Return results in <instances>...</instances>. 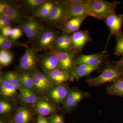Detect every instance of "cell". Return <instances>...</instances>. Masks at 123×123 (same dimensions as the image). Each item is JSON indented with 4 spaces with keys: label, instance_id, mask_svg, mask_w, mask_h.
Instances as JSON below:
<instances>
[{
    "label": "cell",
    "instance_id": "obj_1",
    "mask_svg": "<svg viewBox=\"0 0 123 123\" xmlns=\"http://www.w3.org/2000/svg\"><path fill=\"white\" fill-rule=\"evenodd\" d=\"M123 80V68H119L113 63H107L101 74L93 78L87 79L89 86H99L107 82L113 83Z\"/></svg>",
    "mask_w": 123,
    "mask_h": 123
},
{
    "label": "cell",
    "instance_id": "obj_2",
    "mask_svg": "<svg viewBox=\"0 0 123 123\" xmlns=\"http://www.w3.org/2000/svg\"><path fill=\"white\" fill-rule=\"evenodd\" d=\"M120 2L104 0H88L86 7L92 17L104 20L109 15L115 13L117 7Z\"/></svg>",
    "mask_w": 123,
    "mask_h": 123
},
{
    "label": "cell",
    "instance_id": "obj_3",
    "mask_svg": "<svg viewBox=\"0 0 123 123\" xmlns=\"http://www.w3.org/2000/svg\"><path fill=\"white\" fill-rule=\"evenodd\" d=\"M68 8V6L62 1L55 2L44 21L49 25L62 30L68 21L67 14Z\"/></svg>",
    "mask_w": 123,
    "mask_h": 123
},
{
    "label": "cell",
    "instance_id": "obj_4",
    "mask_svg": "<svg viewBox=\"0 0 123 123\" xmlns=\"http://www.w3.org/2000/svg\"><path fill=\"white\" fill-rule=\"evenodd\" d=\"M37 50L34 47L27 48L24 55L20 59L18 66L22 73L31 74L37 70L38 61Z\"/></svg>",
    "mask_w": 123,
    "mask_h": 123
},
{
    "label": "cell",
    "instance_id": "obj_5",
    "mask_svg": "<svg viewBox=\"0 0 123 123\" xmlns=\"http://www.w3.org/2000/svg\"><path fill=\"white\" fill-rule=\"evenodd\" d=\"M20 27L31 42L37 40L44 30L43 25L39 21L34 18L26 19L20 24Z\"/></svg>",
    "mask_w": 123,
    "mask_h": 123
},
{
    "label": "cell",
    "instance_id": "obj_6",
    "mask_svg": "<svg viewBox=\"0 0 123 123\" xmlns=\"http://www.w3.org/2000/svg\"><path fill=\"white\" fill-rule=\"evenodd\" d=\"M109 53L107 49L99 53L90 55H81L76 58L74 66L82 64H87L93 66H99L100 64L107 62Z\"/></svg>",
    "mask_w": 123,
    "mask_h": 123
},
{
    "label": "cell",
    "instance_id": "obj_7",
    "mask_svg": "<svg viewBox=\"0 0 123 123\" xmlns=\"http://www.w3.org/2000/svg\"><path fill=\"white\" fill-rule=\"evenodd\" d=\"M57 58L60 64V69L70 73L74 66V61L78 53L74 50L51 51Z\"/></svg>",
    "mask_w": 123,
    "mask_h": 123
},
{
    "label": "cell",
    "instance_id": "obj_8",
    "mask_svg": "<svg viewBox=\"0 0 123 123\" xmlns=\"http://www.w3.org/2000/svg\"><path fill=\"white\" fill-rule=\"evenodd\" d=\"M59 33L52 29H44L37 40L38 49L40 50H52Z\"/></svg>",
    "mask_w": 123,
    "mask_h": 123
},
{
    "label": "cell",
    "instance_id": "obj_9",
    "mask_svg": "<svg viewBox=\"0 0 123 123\" xmlns=\"http://www.w3.org/2000/svg\"><path fill=\"white\" fill-rule=\"evenodd\" d=\"M70 89L66 83L54 85L47 93L48 99L51 102L56 105L64 103Z\"/></svg>",
    "mask_w": 123,
    "mask_h": 123
},
{
    "label": "cell",
    "instance_id": "obj_10",
    "mask_svg": "<svg viewBox=\"0 0 123 123\" xmlns=\"http://www.w3.org/2000/svg\"><path fill=\"white\" fill-rule=\"evenodd\" d=\"M0 14L10 18L13 23L21 24L23 21L19 8L14 4L6 1L0 2Z\"/></svg>",
    "mask_w": 123,
    "mask_h": 123
},
{
    "label": "cell",
    "instance_id": "obj_11",
    "mask_svg": "<svg viewBox=\"0 0 123 123\" xmlns=\"http://www.w3.org/2000/svg\"><path fill=\"white\" fill-rule=\"evenodd\" d=\"M71 35L73 50L77 53L80 52L86 44L92 41L89 31L79 30Z\"/></svg>",
    "mask_w": 123,
    "mask_h": 123
},
{
    "label": "cell",
    "instance_id": "obj_12",
    "mask_svg": "<svg viewBox=\"0 0 123 123\" xmlns=\"http://www.w3.org/2000/svg\"><path fill=\"white\" fill-rule=\"evenodd\" d=\"M104 22L110 30V33L108 39L106 47L111 37L122 32L123 25V15L114 13L109 15L104 20Z\"/></svg>",
    "mask_w": 123,
    "mask_h": 123
},
{
    "label": "cell",
    "instance_id": "obj_13",
    "mask_svg": "<svg viewBox=\"0 0 123 123\" xmlns=\"http://www.w3.org/2000/svg\"><path fill=\"white\" fill-rule=\"evenodd\" d=\"M38 63L44 73L51 72L59 68V61L55 55L50 52L39 56Z\"/></svg>",
    "mask_w": 123,
    "mask_h": 123
},
{
    "label": "cell",
    "instance_id": "obj_14",
    "mask_svg": "<svg viewBox=\"0 0 123 123\" xmlns=\"http://www.w3.org/2000/svg\"><path fill=\"white\" fill-rule=\"evenodd\" d=\"M45 73L54 85H61L68 81H73L75 79L70 73L60 69Z\"/></svg>",
    "mask_w": 123,
    "mask_h": 123
},
{
    "label": "cell",
    "instance_id": "obj_15",
    "mask_svg": "<svg viewBox=\"0 0 123 123\" xmlns=\"http://www.w3.org/2000/svg\"><path fill=\"white\" fill-rule=\"evenodd\" d=\"M87 1L86 2L78 3L69 6L67 14L68 20L73 18L82 16L92 17L86 7Z\"/></svg>",
    "mask_w": 123,
    "mask_h": 123
},
{
    "label": "cell",
    "instance_id": "obj_16",
    "mask_svg": "<svg viewBox=\"0 0 123 123\" xmlns=\"http://www.w3.org/2000/svg\"><path fill=\"white\" fill-rule=\"evenodd\" d=\"M34 114L32 110L26 106L18 108L12 119L13 123H31Z\"/></svg>",
    "mask_w": 123,
    "mask_h": 123
},
{
    "label": "cell",
    "instance_id": "obj_17",
    "mask_svg": "<svg viewBox=\"0 0 123 123\" xmlns=\"http://www.w3.org/2000/svg\"><path fill=\"white\" fill-rule=\"evenodd\" d=\"M36 111L38 115L45 116L52 114L56 111V108L48 101L39 98L35 104Z\"/></svg>",
    "mask_w": 123,
    "mask_h": 123
},
{
    "label": "cell",
    "instance_id": "obj_18",
    "mask_svg": "<svg viewBox=\"0 0 123 123\" xmlns=\"http://www.w3.org/2000/svg\"><path fill=\"white\" fill-rule=\"evenodd\" d=\"M87 17L86 16H82L69 19L62 30L63 32L70 34L79 30L82 23Z\"/></svg>",
    "mask_w": 123,
    "mask_h": 123
},
{
    "label": "cell",
    "instance_id": "obj_19",
    "mask_svg": "<svg viewBox=\"0 0 123 123\" xmlns=\"http://www.w3.org/2000/svg\"><path fill=\"white\" fill-rule=\"evenodd\" d=\"M20 100L25 104H35L39 98L35 91L22 87L19 89Z\"/></svg>",
    "mask_w": 123,
    "mask_h": 123
},
{
    "label": "cell",
    "instance_id": "obj_20",
    "mask_svg": "<svg viewBox=\"0 0 123 123\" xmlns=\"http://www.w3.org/2000/svg\"><path fill=\"white\" fill-rule=\"evenodd\" d=\"M16 88L6 80L4 77H1L0 80V93L7 97H14L17 94Z\"/></svg>",
    "mask_w": 123,
    "mask_h": 123
},
{
    "label": "cell",
    "instance_id": "obj_21",
    "mask_svg": "<svg viewBox=\"0 0 123 123\" xmlns=\"http://www.w3.org/2000/svg\"><path fill=\"white\" fill-rule=\"evenodd\" d=\"M15 47H20L29 48V46L25 43L12 39L11 38L0 35V49L9 51L10 49Z\"/></svg>",
    "mask_w": 123,
    "mask_h": 123
},
{
    "label": "cell",
    "instance_id": "obj_22",
    "mask_svg": "<svg viewBox=\"0 0 123 123\" xmlns=\"http://www.w3.org/2000/svg\"><path fill=\"white\" fill-rule=\"evenodd\" d=\"M55 2L48 1L36 10L34 16L44 21L48 16Z\"/></svg>",
    "mask_w": 123,
    "mask_h": 123
},
{
    "label": "cell",
    "instance_id": "obj_23",
    "mask_svg": "<svg viewBox=\"0 0 123 123\" xmlns=\"http://www.w3.org/2000/svg\"><path fill=\"white\" fill-rule=\"evenodd\" d=\"M106 90L109 95L123 97V80L118 81L108 86Z\"/></svg>",
    "mask_w": 123,
    "mask_h": 123
},
{
    "label": "cell",
    "instance_id": "obj_24",
    "mask_svg": "<svg viewBox=\"0 0 123 123\" xmlns=\"http://www.w3.org/2000/svg\"><path fill=\"white\" fill-rule=\"evenodd\" d=\"M18 79L23 87L36 91L35 86L32 76L26 73H21L18 75Z\"/></svg>",
    "mask_w": 123,
    "mask_h": 123
},
{
    "label": "cell",
    "instance_id": "obj_25",
    "mask_svg": "<svg viewBox=\"0 0 123 123\" xmlns=\"http://www.w3.org/2000/svg\"><path fill=\"white\" fill-rule=\"evenodd\" d=\"M80 91L76 88H72L69 90L64 103V108L66 111H70L72 110L73 102Z\"/></svg>",
    "mask_w": 123,
    "mask_h": 123
},
{
    "label": "cell",
    "instance_id": "obj_26",
    "mask_svg": "<svg viewBox=\"0 0 123 123\" xmlns=\"http://www.w3.org/2000/svg\"><path fill=\"white\" fill-rule=\"evenodd\" d=\"M31 74L35 75L37 78L39 79L47 90L48 92L54 86L49 79L48 77L45 73L42 72L41 71L37 69Z\"/></svg>",
    "mask_w": 123,
    "mask_h": 123
},
{
    "label": "cell",
    "instance_id": "obj_27",
    "mask_svg": "<svg viewBox=\"0 0 123 123\" xmlns=\"http://www.w3.org/2000/svg\"><path fill=\"white\" fill-rule=\"evenodd\" d=\"M3 77L12 85L14 86L17 90H19L22 88V86L19 82L18 75L16 73L11 71L7 72Z\"/></svg>",
    "mask_w": 123,
    "mask_h": 123
},
{
    "label": "cell",
    "instance_id": "obj_28",
    "mask_svg": "<svg viewBox=\"0 0 123 123\" xmlns=\"http://www.w3.org/2000/svg\"><path fill=\"white\" fill-rule=\"evenodd\" d=\"M92 72L82 68L78 65H75L70 71V74L74 79L78 81L79 79L90 74Z\"/></svg>",
    "mask_w": 123,
    "mask_h": 123
},
{
    "label": "cell",
    "instance_id": "obj_29",
    "mask_svg": "<svg viewBox=\"0 0 123 123\" xmlns=\"http://www.w3.org/2000/svg\"><path fill=\"white\" fill-rule=\"evenodd\" d=\"M116 40V44L114 54L116 56H123V32L114 36Z\"/></svg>",
    "mask_w": 123,
    "mask_h": 123
},
{
    "label": "cell",
    "instance_id": "obj_30",
    "mask_svg": "<svg viewBox=\"0 0 123 123\" xmlns=\"http://www.w3.org/2000/svg\"><path fill=\"white\" fill-rule=\"evenodd\" d=\"M47 1L48 0H26L25 1V4L28 9L37 10L41 6Z\"/></svg>",
    "mask_w": 123,
    "mask_h": 123
},
{
    "label": "cell",
    "instance_id": "obj_31",
    "mask_svg": "<svg viewBox=\"0 0 123 123\" xmlns=\"http://www.w3.org/2000/svg\"><path fill=\"white\" fill-rule=\"evenodd\" d=\"M31 74L32 76L34 83L36 92L40 94H47L48 92L47 90H46L42 82L35 75L32 74Z\"/></svg>",
    "mask_w": 123,
    "mask_h": 123
},
{
    "label": "cell",
    "instance_id": "obj_32",
    "mask_svg": "<svg viewBox=\"0 0 123 123\" xmlns=\"http://www.w3.org/2000/svg\"><path fill=\"white\" fill-rule=\"evenodd\" d=\"M64 40L63 33H62L59 35L55 42L53 48L51 51H64Z\"/></svg>",
    "mask_w": 123,
    "mask_h": 123
},
{
    "label": "cell",
    "instance_id": "obj_33",
    "mask_svg": "<svg viewBox=\"0 0 123 123\" xmlns=\"http://www.w3.org/2000/svg\"><path fill=\"white\" fill-rule=\"evenodd\" d=\"M12 106L11 103L8 101L1 100L0 101V114L6 115L11 112Z\"/></svg>",
    "mask_w": 123,
    "mask_h": 123
},
{
    "label": "cell",
    "instance_id": "obj_34",
    "mask_svg": "<svg viewBox=\"0 0 123 123\" xmlns=\"http://www.w3.org/2000/svg\"><path fill=\"white\" fill-rule=\"evenodd\" d=\"M62 33L64 34V51L73 50L71 34L63 33V32Z\"/></svg>",
    "mask_w": 123,
    "mask_h": 123
},
{
    "label": "cell",
    "instance_id": "obj_35",
    "mask_svg": "<svg viewBox=\"0 0 123 123\" xmlns=\"http://www.w3.org/2000/svg\"><path fill=\"white\" fill-rule=\"evenodd\" d=\"M12 21L10 18L4 15L0 14V28L2 29L4 27L10 25Z\"/></svg>",
    "mask_w": 123,
    "mask_h": 123
},
{
    "label": "cell",
    "instance_id": "obj_36",
    "mask_svg": "<svg viewBox=\"0 0 123 123\" xmlns=\"http://www.w3.org/2000/svg\"><path fill=\"white\" fill-rule=\"evenodd\" d=\"M23 35V31L21 29L18 27H15L12 29L10 38L12 39L16 40L21 37Z\"/></svg>",
    "mask_w": 123,
    "mask_h": 123
},
{
    "label": "cell",
    "instance_id": "obj_37",
    "mask_svg": "<svg viewBox=\"0 0 123 123\" xmlns=\"http://www.w3.org/2000/svg\"><path fill=\"white\" fill-rule=\"evenodd\" d=\"M87 95L88 94L86 93H85L84 92H82L80 91V92L75 97V99L73 102L72 110L75 108L79 103V102Z\"/></svg>",
    "mask_w": 123,
    "mask_h": 123
},
{
    "label": "cell",
    "instance_id": "obj_38",
    "mask_svg": "<svg viewBox=\"0 0 123 123\" xmlns=\"http://www.w3.org/2000/svg\"><path fill=\"white\" fill-rule=\"evenodd\" d=\"M47 119L49 123H64L63 117L61 115H53Z\"/></svg>",
    "mask_w": 123,
    "mask_h": 123
},
{
    "label": "cell",
    "instance_id": "obj_39",
    "mask_svg": "<svg viewBox=\"0 0 123 123\" xmlns=\"http://www.w3.org/2000/svg\"><path fill=\"white\" fill-rule=\"evenodd\" d=\"M13 59V55L12 53L10 52L7 58L4 60L3 62L0 63L1 68H3V67H5V66L9 65L12 63Z\"/></svg>",
    "mask_w": 123,
    "mask_h": 123
},
{
    "label": "cell",
    "instance_id": "obj_40",
    "mask_svg": "<svg viewBox=\"0 0 123 123\" xmlns=\"http://www.w3.org/2000/svg\"><path fill=\"white\" fill-rule=\"evenodd\" d=\"M12 28H11L10 25L4 27L1 29V34L7 37H9L11 36Z\"/></svg>",
    "mask_w": 123,
    "mask_h": 123
},
{
    "label": "cell",
    "instance_id": "obj_41",
    "mask_svg": "<svg viewBox=\"0 0 123 123\" xmlns=\"http://www.w3.org/2000/svg\"><path fill=\"white\" fill-rule=\"evenodd\" d=\"M62 1L69 6L78 3L86 2L87 0H65Z\"/></svg>",
    "mask_w": 123,
    "mask_h": 123
},
{
    "label": "cell",
    "instance_id": "obj_42",
    "mask_svg": "<svg viewBox=\"0 0 123 123\" xmlns=\"http://www.w3.org/2000/svg\"><path fill=\"white\" fill-rule=\"evenodd\" d=\"M10 51L0 49V63H2L7 58Z\"/></svg>",
    "mask_w": 123,
    "mask_h": 123
},
{
    "label": "cell",
    "instance_id": "obj_43",
    "mask_svg": "<svg viewBox=\"0 0 123 123\" xmlns=\"http://www.w3.org/2000/svg\"><path fill=\"white\" fill-rule=\"evenodd\" d=\"M37 123H49L47 119L44 116L38 115L37 119Z\"/></svg>",
    "mask_w": 123,
    "mask_h": 123
},
{
    "label": "cell",
    "instance_id": "obj_44",
    "mask_svg": "<svg viewBox=\"0 0 123 123\" xmlns=\"http://www.w3.org/2000/svg\"><path fill=\"white\" fill-rule=\"evenodd\" d=\"M112 63L119 68H123V56L118 61L112 62Z\"/></svg>",
    "mask_w": 123,
    "mask_h": 123
},
{
    "label": "cell",
    "instance_id": "obj_45",
    "mask_svg": "<svg viewBox=\"0 0 123 123\" xmlns=\"http://www.w3.org/2000/svg\"><path fill=\"white\" fill-rule=\"evenodd\" d=\"M0 123H3V121L1 120L0 121Z\"/></svg>",
    "mask_w": 123,
    "mask_h": 123
}]
</instances>
